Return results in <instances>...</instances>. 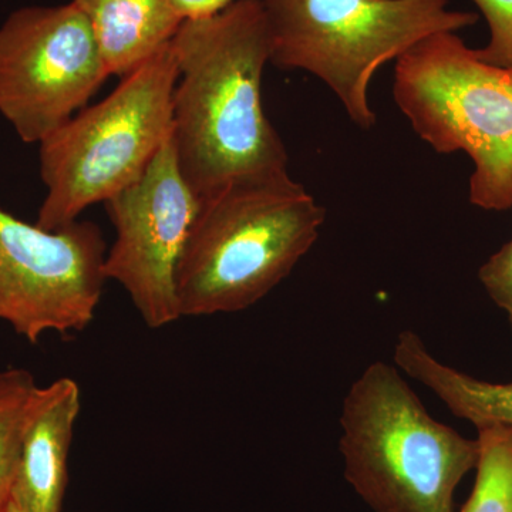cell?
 I'll use <instances>...</instances> for the list:
<instances>
[{"label": "cell", "instance_id": "cell-1", "mask_svg": "<svg viewBox=\"0 0 512 512\" xmlns=\"http://www.w3.org/2000/svg\"><path fill=\"white\" fill-rule=\"evenodd\" d=\"M175 160L198 198L234 181L288 173V153L266 117L262 79L271 40L259 0H234L184 20L171 40Z\"/></svg>", "mask_w": 512, "mask_h": 512}, {"label": "cell", "instance_id": "cell-2", "mask_svg": "<svg viewBox=\"0 0 512 512\" xmlns=\"http://www.w3.org/2000/svg\"><path fill=\"white\" fill-rule=\"evenodd\" d=\"M325 220V208L289 173L198 198L177 272L181 318L254 306L311 251Z\"/></svg>", "mask_w": 512, "mask_h": 512}, {"label": "cell", "instance_id": "cell-3", "mask_svg": "<svg viewBox=\"0 0 512 512\" xmlns=\"http://www.w3.org/2000/svg\"><path fill=\"white\" fill-rule=\"evenodd\" d=\"M340 429L346 481L373 512H454L458 485L477 467V439L431 417L389 363H372L350 386Z\"/></svg>", "mask_w": 512, "mask_h": 512}, {"label": "cell", "instance_id": "cell-4", "mask_svg": "<svg viewBox=\"0 0 512 512\" xmlns=\"http://www.w3.org/2000/svg\"><path fill=\"white\" fill-rule=\"evenodd\" d=\"M271 63L318 77L350 121L376 124L370 106L373 77L427 37L460 32L478 22L473 12L448 8L450 0H259Z\"/></svg>", "mask_w": 512, "mask_h": 512}, {"label": "cell", "instance_id": "cell-5", "mask_svg": "<svg viewBox=\"0 0 512 512\" xmlns=\"http://www.w3.org/2000/svg\"><path fill=\"white\" fill-rule=\"evenodd\" d=\"M178 80L173 43L121 77L99 103L84 107L40 143L47 195L36 225L56 231L86 208L107 202L146 171L173 134Z\"/></svg>", "mask_w": 512, "mask_h": 512}, {"label": "cell", "instance_id": "cell-6", "mask_svg": "<svg viewBox=\"0 0 512 512\" xmlns=\"http://www.w3.org/2000/svg\"><path fill=\"white\" fill-rule=\"evenodd\" d=\"M393 96L434 151L471 158L474 207L512 208V69L484 62L456 32L436 33L396 60Z\"/></svg>", "mask_w": 512, "mask_h": 512}, {"label": "cell", "instance_id": "cell-7", "mask_svg": "<svg viewBox=\"0 0 512 512\" xmlns=\"http://www.w3.org/2000/svg\"><path fill=\"white\" fill-rule=\"evenodd\" d=\"M110 73L74 3L15 10L0 26V114L42 143L86 107Z\"/></svg>", "mask_w": 512, "mask_h": 512}, {"label": "cell", "instance_id": "cell-8", "mask_svg": "<svg viewBox=\"0 0 512 512\" xmlns=\"http://www.w3.org/2000/svg\"><path fill=\"white\" fill-rule=\"evenodd\" d=\"M106 255L94 222L47 231L0 210V320L30 343L86 329L107 281Z\"/></svg>", "mask_w": 512, "mask_h": 512}, {"label": "cell", "instance_id": "cell-9", "mask_svg": "<svg viewBox=\"0 0 512 512\" xmlns=\"http://www.w3.org/2000/svg\"><path fill=\"white\" fill-rule=\"evenodd\" d=\"M116 241L104 259V276L123 286L151 329L181 319L177 272L198 197L175 160L173 138L133 184L104 202Z\"/></svg>", "mask_w": 512, "mask_h": 512}, {"label": "cell", "instance_id": "cell-10", "mask_svg": "<svg viewBox=\"0 0 512 512\" xmlns=\"http://www.w3.org/2000/svg\"><path fill=\"white\" fill-rule=\"evenodd\" d=\"M82 399L79 384L62 377L39 387L10 498L23 512H62L69 484V451Z\"/></svg>", "mask_w": 512, "mask_h": 512}, {"label": "cell", "instance_id": "cell-11", "mask_svg": "<svg viewBox=\"0 0 512 512\" xmlns=\"http://www.w3.org/2000/svg\"><path fill=\"white\" fill-rule=\"evenodd\" d=\"M89 20L110 76L124 77L167 46L183 25L171 0H72Z\"/></svg>", "mask_w": 512, "mask_h": 512}, {"label": "cell", "instance_id": "cell-12", "mask_svg": "<svg viewBox=\"0 0 512 512\" xmlns=\"http://www.w3.org/2000/svg\"><path fill=\"white\" fill-rule=\"evenodd\" d=\"M393 362L403 375L423 384L454 416L476 429L512 426V382H485L440 362L413 330L397 336Z\"/></svg>", "mask_w": 512, "mask_h": 512}, {"label": "cell", "instance_id": "cell-13", "mask_svg": "<svg viewBox=\"0 0 512 512\" xmlns=\"http://www.w3.org/2000/svg\"><path fill=\"white\" fill-rule=\"evenodd\" d=\"M39 386L28 370L0 372V511L10 498L18 468L23 434Z\"/></svg>", "mask_w": 512, "mask_h": 512}, {"label": "cell", "instance_id": "cell-14", "mask_svg": "<svg viewBox=\"0 0 512 512\" xmlns=\"http://www.w3.org/2000/svg\"><path fill=\"white\" fill-rule=\"evenodd\" d=\"M477 433L476 481L460 512H512V426Z\"/></svg>", "mask_w": 512, "mask_h": 512}, {"label": "cell", "instance_id": "cell-15", "mask_svg": "<svg viewBox=\"0 0 512 512\" xmlns=\"http://www.w3.org/2000/svg\"><path fill=\"white\" fill-rule=\"evenodd\" d=\"M483 13L490 39L477 50L484 62L512 69V0H473Z\"/></svg>", "mask_w": 512, "mask_h": 512}, {"label": "cell", "instance_id": "cell-16", "mask_svg": "<svg viewBox=\"0 0 512 512\" xmlns=\"http://www.w3.org/2000/svg\"><path fill=\"white\" fill-rule=\"evenodd\" d=\"M478 279L512 326V238L481 265Z\"/></svg>", "mask_w": 512, "mask_h": 512}, {"label": "cell", "instance_id": "cell-17", "mask_svg": "<svg viewBox=\"0 0 512 512\" xmlns=\"http://www.w3.org/2000/svg\"><path fill=\"white\" fill-rule=\"evenodd\" d=\"M181 18L200 19L215 15L231 5L234 0H171Z\"/></svg>", "mask_w": 512, "mask_h": 512}, {"label": "cell", "instance_id": "cell-18", "mask_svg": "<svg viewBox=\"0 0 512 512\" xmlns=\"http://www.w3.org/2000/svg\"><path fill=\"white\" fill-rule=\"evenodd\" d=\"M0 512H23L22 510H19L18 507H16L15 504L12 503V501H8L6 503L5 507L2 508V511Z\"/></svg>", "mask_w": 512, "mask_h": 512}]
</instances>
